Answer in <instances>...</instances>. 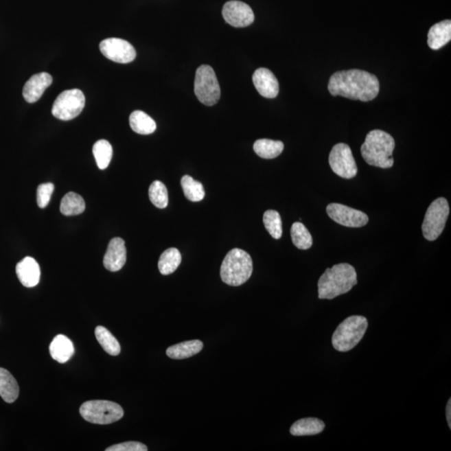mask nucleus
Segmentation results:
<instances>
[{
    "instance_id": "1",
    "label": "nucleus",
    "mask_w": 451,
    "mask_h": 451,
    "mask_svg": "<svg viewBox=\"0 0 451 451\" xmlns=\"http://www.w3.org/2000/svg\"><path fill=\"white\" fill-rule=\"evenodd\" d=\"M330 94L368 102L377 97L380 82L375 75L360 69H349L334 73L329 82Z\"/></svg>"
},
{
    "instance_id": "2",
    "label": "nucleus",
    "mask_w": 451,
    "mask_h": 451,
    "mask_svg": "<svg viewBox=\"0 0 451 451\" xmlns=\"http://www.w3.org/2000/svg\"><path fill=\"white\" fill-rule=\"evenodd\" d=\"M356 269L348 264L334 265L327 268L319 280V298L333 299L347 294L357 284Z\"/></svg>"
},
{
    "instance_id": "3",
    "label": "nucleus",
    "mask_w": 451,
    "mask_h": 451,
    "mask_svg": "<svg viewBox=\"0 0 451 451\" xmlns=\"http://www.w3.org/2000/svg\"><path fill=\"white\" fill-rule=\"evenodd\" d=\"M395 148V141L391 135L383 130H373L366 137L361 146V154L369 165L387 169L394 165L393 152Z\"/></svg>"
},
{
    "instance_id": "4",
    "label": "nucleus",
    "mask_w": 451,
    "mask_h": 451,
    "mask_svg": "<svg viewBox=\"0 0 451 451\" xmlns=\"http://www.w3.org/2000/svg\"><path fill=\"white\" fill-rule=\"evenodd\" d=\"M253 270V259L249 254L244 250L234 248L223 259L220 275L226 284L238 287L250 279Z\"/></svg>"
},
{
    "instance_id": "5",
    "label": "nucleus",
    "mask_w": 451,
    "mask_h": 451,
    "mask_svg": "<svg viewBox=\"0 0 451 451\" xmlns=\"http://www.w3.org/2000/svg\"><path fill=\"white\" fill-rule=\"evenodd\" d=\"M367 329L368 320L364 316H350L334 331L332 337L334 348L339 352H348L361 341Z\"/></svg>"
},
{
    "instance_id": "6",
    "label": "nucleus",
    "mask_w": 451,
    "mask_h": 451,
    "mask_svg": "<svg viewBox=\"0 0 451 451\" xmlns=\"http://www.w3.org/2000/svg\"><path fill=\"white\" fill-rule=\"evenodd\" d=\"M80 414L88 422L108 425L121 419L124 415V410L113 401L90 400L80 406Z\"/></svg>"
},
{
    "instance_id": "7",
    "label": "nucleus",
    "mask_w": 451,
    "mask_h": 451,
    "mask_svg": "<svg viewBox=\"0 0 451 451\" xmlns=\"http://www.w3.org/2000/svg\"><path fill=\"white\" fill-rule=\"evenodd\" d=\"M194 91L203 105L213 106L219 102L221 89L214 69L210 65H203L196 69Z\"/></svg>"
},
{
    "instance_id": "8",
    "label": "nucleus",
    "mask_w": 451,
    "mask_h": 451,
    "mask_svg": "<svg viewBox=\"0 0 451 451\" xmlns=\"http://www.w3.org/2000/svg\"><path fill=\"white\" fill-rule=\"evenodd\" d=\"M449 214L450 207L446 198H437L430 204L422 224L423 235L428 241L437 240L441 236Z\"/></svg>"
},
{
    "instance_id": "9",
    "label": "nucleus",
    "mask_w": 451,
    "mask_h": 451,
    "mask_svg": "<svg viewBox=\"0 0 451 451\" xmlns=\"http://www.w3.org/2000/svg\"><path fill=\"white\" fill-rule=\"evenodd\" d=\"M86 103L83 92L78 89L65 91L54 102L52 114L61 121H71L82 113Z\"/></svg>"
},
{
    "instance_id": "10",
    "label": "nucleus",
    "mask_w": 451,
    "mask_h": 451,
    "mask_svg": "<svg viewBox=\"0 0 451 451\" xmlns=\"http://www.w3.org/2000/svg\"><path fill=\"white\" fill-rule=\"evenodd\" d=\"M331 169L335 174L345 179H352L357 175L358 167L352 150L345 143L335 145L329 158Z\"/></svg>"
},
{
    "instance_id": "11",
    "label": "nucleus",
    "mask_w": 451,
    "mask_h": 451,
    "mask_svg": "<svg viewBox=\"0 0 451 451\" xmlns=\"http://www.w3.org/2000/svg\"><path fill=\"white\" fill-rule=\"evenodd\" d=\"M100 49L104 56L117 63L132 62L137 56L136 49L132 45L122 38H106L100 42Z\"/></svg>"
},
{
    "instance_id": "12",
    "label": "nucleus",
    "mask_w": 451,
    "mask_h": 451,
    "mask_svg": "<svg viewBox=\"0 0 451 451\" xmlns=\"http://www.w3.org/2000/svg\"><path fill=\"white\" fill-rule=\"evenodd\" d=\"M327 213L335 222L348 227H362L369 222L368 216L363 211L338 203L327 207Z\"/></svg>"
},
{
    "instance_id": "13",
    "label": "nucleus",
    "mask_w": 451,
    "mask_h": 451,
    "mask_svg": "<svg viewBox=\"0 0 451 451\" xmlns=\"http://www.w3.org/2000/svg\"><path fill=\"white\" fill-rule=\"evenodd\" d=\"M222 16L227 24L236 28L248 27L253 24L255 19L252 8L238 0L225 3L222 8Z\"/></svg>"
},
{
    "instance_id": "14",
    "label": "nucleus",
    "mask_w": 451,
    "mask_h": 451,
    "mask_svg": "<svg viewBox=\"0 0 451 451\" xmlns=\"http://www.w3.org/2000/svg\"><path fill=\"white\" fill-rule=\"evenodd\" d=\"M126 262V248L125 241L121 238L111 239L108 245L103 264L111 272H117L121 270Z\"/></svg>"
},
{
    "instance_id": "15",
    "label": "nucleus",
    "mask_w": 451,
    "mask_h": 451,
    "mask_svg": "<svg viewBox=\"0 0 451 451\" xmlns=\"http://www.w3.org/2000/svg\"><path fill=\"white\" fill-rule=\"evenodd\" d=\"M254 86L258 93L265 98L277 97L279 92V84L273 73L266 68L257 69L253 76Z\"/></svg>"
},
{
    "instance_id": "16",
    "label": "nucleus",
    "mask_w": 451,
    "mask_h": 451,
    "mask_svg": "<svg viewBox=\"0 0 451 451\" xmlns=\"http://www.w3.org/2000/svg\"><path fill=\"white\" fill-rule=\"evenodd\" d=\"M52 76L48 73H40L34 75L25 84L23 88V96L28 103L38 102L43 95L46 89L52 84Z\"/></svg>"
},
{
    "instance_id": "17",
    "label": "nucleus",
    "mask_w": 451,
    "mask_h": 451,
    "mask_svg": "<svg viewBox=\"0 0 451 451\" xmlns=\"http://www.w3.org/2000/svg\"><path fill=\"white\" fill-rule=\"evenodd\" d=\"M16 275L26 288L36 287L41 279V268L32 257H26L16 265Z\"/></svg>"
},
{
    "instance_id": "18",
    "label": "nucleus",
    "mask_w": 451,
    "mask_h": 451,
    "mask_svg": "<svg viewBox=\"0 0 451 451\" xmlns=\"http://www.w3.org/2000/svg\"><path fill=\"white\" fill-rule=\"evenodd\" d=\"M451 40V21L450 19L438 23L431 27L428 33V45L437 50L448 44Z\"/></svg>"
},
{
    "instance_id": "19",
    "label": "nucleus",
    "mask_w": 451,
    "mask_h": 451,
    "mask_svg": "<svg viewBox=\"0 0 451 451\" xmlns=\"http://www.w3.org/2000/svg\"><path fill=\"white\" fill-rule=\"evenodd\" d=\"M50 356L60 364L67 363L75 353L71 339L63 334L57 335L49 345Z\"/></svg>"
},
{
    "instance_id": "20",
    "label": "nucleus",
    "mask_w": 451,
    "mask_h": 451,
    "mask_svg": "<svg viewBox=\"0 0 451 451\" xmlns=\"http://www.w3.org/2000/svg\"><path fill=\"white\" fill-rule=\"evenodd\" d=\"M19 388L16 380L7 369L0 368V396L6 403L18 399Z\"/></svg>"
},
{
    "instance_id": "21",
    "label": "nucleus",
    "mask_w": 451,
    "mask_h": 451,
    "mask_svg": "<svg viewBox=\"0 0 451 451\" xmlns=\"http://www.w3.org/2000/svg\"><path fill=\"white\" fill-rule=\"evenodd\" d=\"M325 424L317 418L299 419L290 428V433L294 437H305L321 433L325 430Z\"/></svg>"
},
{
    "instance_id": "22",
    "label": "nucleus",
    "mask_w": 451,
    "mask_h": 451,
    "mask_svg": "<svg viewBox=\"0 0 451 451\" xmlns=\"http://www.w3.org/2000/svg\"><path fill=\"white\" fill-rule=\"evenodd\" d=\"M203 348V342L196 339V340L185 341L169 347L167 354L173 360H184L194 356L195 354L200 352Z\"/></svg>"
},
{
    "instance_id": "23",
    "label": "nucleus",
    "mask_w": 451,
    "mask_h": 451,
    "mask_svg": "<svg viewBox=\"0 0 451 451\" xmlns=\"http://www.w3.org/2000/svg\"><path fill=\"white\" fill-rule=\"evenodd\" d=\"M130 126L135 132L141 135L152 134L157 129L155 121L141 111H135L130 114Z\"/></svg>"
},
{
    "instance_id": "24",
    "label": "nucleus",
    "mask_w": 451,
    "mask_h": 451,
    "mask_svg": "<svg viewBox=\"0 0 451 451\" xmlns=\"http://www.w3.org/2000/svg\"><path fill=\"white\" fill-rule=\"evenodd\" d=\"M254 152L264 159H273L280 155L284 149L282 141L260 139L253 145Z\"/></svg>"
},
{
    "instance_id": "25",
    "label": "nucleus",
    "mask_w": 451,
    "mask_h": 451,
    "mask_svg": "<svg viewBox=\"0 0 451 451\" xmlns=\"http://www.w3.org/2000/svg\"><path fill=\"white\" fill-rule=\"evenodd\" d=\"M181 262L182 255L179 250L175 248H168L161 254L158 262V268L163 275H172L179 267Z\"/></svg>"
},
{
    "instance_id": "26",
    "label": "nucleus",
    "mask_w": 451,
    "mask_h": 451,
    "mask_svg": "<svg viewBox=\"0 0 451 451\" xmlns=\"http://www.w3.org/2000/svg\"><path fill=\"white\" fill-rule=\"evenodd\" d=\"M86 203L82 196L75 192H68L61 200L60 211L65 216H76L84 213Z\"/></svg>"
},
{
    "instance_id": "27",
    "label": "nucleus",
    "mask_w": 451,
    "mask_h": 451,
    "mask_svg": "<svg viewBox=\"0 0 451 451\" xmlns=\"http://www.w3.org/2000/svg\"><path fill=\"white\" fill-rule=\"evenodd\" d=\"M95 334L99 344L107 354L117 356L121 353V345L117 339L105 327H96Z\"/></svg>"
},
{
    "instance_id": "28",
    "label": "nucleus",
    "mask_w": 451,
    "mask_h": 451,
    "mask_svg": "<svg viewBox=\"0 0 451 451\" xmlns=\"http://www.w3.org/2000/svg\"><path fill=\"white\" fill-rule=\"evenodd\" d=\"M292 241L301 250L310 249L313 245V238L306 227L301 222H294L291 227Z\"/></svg>"
},
{
    "instance_id": "29",
    "label": "nucleus",
    "mask_w": 451,
    "mask_h": 451,
    "mask_svg": "<svg viewBox=\"0 0 451 451\" xmlns=\"http://www.w3.org/2000/svg\"><path fill=\"white\" fill-rule=\"evenodd\" d=\"M185 196L191 202H200L205 196L203 184L196 182L190 176H184L181 181Z\"/></svg>"
},
{
    "instance_id": "30",
    "label": "nucleus",
    "mask_w": 451,
    "mask_h": 451,
    "mask_svg": "<svg viewBox=\"0 0 451 451\" xmlns=\"http://www.w3.org/2000/svg\"><path fill=\"white\" fill-rule=\"evenodd\" d=\"M93 155L100 170H105L109 165L113 155V146L106 140H100L93 146Z\"/></svg>"
},
{
    "instance_id": "31",
    "label": "nucleus",
    "mask_w": 451,
    "mask_h": 451,
    "mask_svg": "<svg viewBox=\"0 0 451 451\" xmlns=\"http://www.w3.org/2000/svg\"><path fill=\"white\" fill-rule=\"evenodd\" d=\"M149 198L153 205L163 209L168 205V192L165 185L160 181H155L149 187Z\"/></svg>"
},
{
    "instance_id": "32",
    "label": "nucleus",
    "mask_w": 451,
    "mask_h": 451,
    "mask_svg": "<svg viewBox=\"0 0 451 451\" xmlns=\"http://www.w3.org/2000/svg\"><path fill=\"white\" fill-rule=\"evenodd\" d=\"M265 229L275 239H280L283 235L282 220L279 213L275 210L265 211L264 215Z\"/></svg>"
},
{
    "instance_id": "33",
    "label": "nucleus",
    "mask_w": 451,
    "mask_h": 451,
    "mask_svg": "<svg viewBox=\"0 0 451 451\" xmlns=\"http://www.w3.org/2000/svg\"><path fill=\"white\" fill-rule=\"evenodd\" d=\"M55 186L53 183H44L40 185L37 189V203L41 208H45L48 206Z\"/></svg>"
},
{
    "instance_id": "34",
    "label": "nucleus",
    "mask_w": 451,
    "mask_h": 451,
    "mask_svg": "<svg viewBox=\"0 0 451 451\" xmlns=\"http://www.w3.org/2000/svg\"><path fill=\"white\" fill-rule=\"evenodd\" d=\"M106 451H148V447L137 441H128L109 447Z\"/></svg>"
},
{
    "instance_id": "35",
    "label": "nucleus",
    "mask_w": 451,
    "mask_h": 451,
    "mask_svg": "<svg viewBox=\"0 0 451 451\" xmlns=\"http://www.w3.org/2000/svg\"><path fill=\"white\" fill-rule=\"evenodd\" d=\"M446 419L449 427H451V400L450 399L446 406Z\"/></svg>"
}]
</instances>
